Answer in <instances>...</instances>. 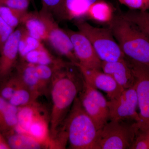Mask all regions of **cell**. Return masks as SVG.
Here are the masks:
<instances>
[{
  "label": "cell",
  "instance_id": "obj_1",
  "mask_svg": "<svg viewBox=\"0 0 149 149\" xmlns=\"http://www.w3.org/2000/svg\"><path fill=\"white\" fill-rule=\"evenodd\" d=\"M73 63L56 68L50 86L52 111L49 116V130L55 140L61 126L70 111L79 91V84L70 68Z\"/></svg>",
  "mask_w": 149,
  "mask_h": 149
},
{
  "label": "cell",
  "instance_id": "obj_2",
  "mask_svg": "<svg viewBox=\"0 0 149 149\" xmlns=\"http://www.w3.org/2000/svg\"><path fill=\"white\" fill-rule=\"evenodd\" d=\"M108 26L125 58L149 66V37L146 33L121 14Z\"/></svg>",
  "mask_w": 149,
  "mask_h": 149
},
{
  "label": "cell",
  "instance_id": "obj_3",
  "mask_svg": "<svg viewBox=\"0 0 149 149\" xmlns=\"http://www.w3.org/2000/svg\"><path fill=\"white\" fill-rule=\"evenodd\" d=\"M60 129L66 133L70 148L94 149L98 130L79 97L74 100Z\"/></svg>",
  "mask_w": 149,
  "mask_h": 149
},
{
  "label": "cell",
  "instance_id": "obj_4",
  "mask_svg": "<svg viewBox=\"0 0 149 149\" xmlns=\"http://www.w3.org/2000/svg\"><path fill=\"white\" fill-rule=\"evenodd\" d=\"M78 31L88 38L102 62L123 59L125 56L115 39L110 28L95 27L83 19L75 23Z\"/></svg>",
  "mask_w": 149,
  "mask_h": 149
},
{
  "label": "cell",
  "instance_id": "obj_5",
  "mask_svg": "<svg viewBox=\"0 0 149 149\" xmlns=\"http://www.w3.org/2000/svg\"><path fill=\"white\" fill-rule=\"evenodd\" d=\"M139 130L135 121H108L98 131L94 149H130Z\"/></svg>",
  "mask_w": 149,
  "mask_h": 149
},
{
  "label": "cell",
  "instance_id": "obj_6",
  "mask_svg": "<svg viewBox=\"0 0 149 149\" xmlns=\"http://www.w3.org/2000/svg\"><path fill=\"white\" fill-rule=\"evenodd\" d=\"M47 31V42L57 54L76 65L78 63L72 42L65 29L60 27L52 14L43 8L39 11Z\"/></svg>",
  "mask_w": 149,
  "mask_h": 149
},
{
  "label": "cell",
  "instance_id": "obj_7",
  "mask_svg": "<svg viewBox=\"0 0 149 149\" xmlns=\"http://www.w3.org/2000/svg\"><path fill=\"white\" fill-rule=\"evenodd\" d=\"M135 79L139 110V129L149 127V66L126 58Z\"/></svg>",
  "mask_w": 149,
  "mask_h": 149
},
{
  "label": "cell",
  "instance_id": "obj_8",
  "mask_svg": "<svg viewBox=\"0 0 149 149\" xmlns=\"http://www.w3.org/2000/svg\"><path fill=\"white\" fill-rule=\"evenodd\" d=\"M79 98L83 109L100 130L109 120L108 101L98 90L83 79V89Z\"/></svg>",
  "mask_w": 149,
  "mask_h": 149
},
{
  "label": "cell",
  "instance_id": "obj_9",
  "mask_svg": "<svg viewBox=\"0 0 149 149\" xmlns=\"http://www.w3.org/2000/svg\"><path fill=\"white\" fill-rule=\"evenodd\" d=\"M109 120L140 121L138 97L135 84L125 89L116 98L108 101Z\"/></svg>",
  "mask_w": 149,
  "mask_h": 149
},
{
  "label": "cell",
  "instance_id": "obj_10",
  "mask_svg": "<svg viewBox=\"0 0 149 149\" xmlns=\"http://www.w3.org/2000/svg\"><path fill=\"white\" fill-rule=\"evenodd\" d=\"M71 42L74 55L80 66L88 69L102 70V61L88 38L79 31L64 29Z\"/></svg>",
  "mask_w": 149,
  "mask_h": 149
},
{
  "label": "cell",
  "instance_id": "obj_11",
  "mask_svg": "<svg viewBox=\"0 0 149 149\" xmlns=\"http://www.w3.org/2000/svg\"><path fill=\"white\" fill-rule=\"evenodd\" d=\"M77 66L83 80L93 88L106 93L109 100L116 98L124 91L110 75L102 70Z\"/></svg>",
  "mask_w": 149,
  "mask_h": 149
},
{
  "label": "cell",
  "instance_id": "obj_12",
  "mask_svg": "<svg viewBox=\"0 0 149 149\" xmlns=\"http://www.w3.org/2000/svg\"><path fill=\"white\" fill-rule=\"evenodd\" d=\"M21 34V26L14 31L0 51V80L10 76L15 68L19 56V44Z\"/></svg>",
  "mask_w": 149,
  "mask_h": 149
},
{
  "label": "cell",
  "instance_id": "obj_13",
  "mask_svg": "<svg viewBox=\"0 0 149 149\" xmlns=\"http://www.w3.org/2000/svg\"><path fill=\"white\" fill-rule=\"evenodd\" d=\"M102 70L110 75L124 90L135 84L132 69L125 57L117 61L102 62Z\"/></svg>",
  "mask_w": 149,
  "mask_h": 149
},
{
  "label": "cell",
  "instance_id": "obj_14",
  "mask_svg": "<svg viewBox=\"0 0 149 149\" xmlns=\"http://www.w3.org/2000/svg\"><path fill=\"white\" fill-rule=\"evenodd\" d=\"M18 124L15 130L26 133L33 123L42 119H49L44 107L37 102L18 107Z\"/></svg>",
  "mask_w": 149,
  "mask_h": 149
},
{
  "label": "cell",
  "instance_id": "obj_15",
  "mask_svg": "<svg viewBox=\"0 0 149 149\" xmlns=\"http://www.w3.org/2000/svg\"><path fill=\"white\" fill-rule=\"evenodd\" d=\"M15 69V73L27 88L38 97L45 94L35 64L20 59Z\"/></svg>",
  "mask_w": 149,
  "mask_h": 149
},
{
  "label": "cell",
  "instance_id": "obj_16",
  "mask_svg": "<svg viewBox=\"0 0 149 149\" xmlns=\"http://www.w3.org/2000/svg\"><path fill=\"white\" fill-rule=\"evenodd\" d=\"M3 134L10 149L50 148L47 144L27 133L14 130Z\"/></svg>",
  "mask_w": 149,
  "mask_h": 149
},
{
  "label": "cell",
  "instance_id": "obj_17",
  "mask_svg": "<svg viewBox=\"0 0 149 149\" xmlns=\"http://www.w3.org/2000/svg\"><path fill=\"white\" fill-rule=\"evenodd\" d=\"M116 15L114 7L111 3L106 0H98L88 8L85 18L108 26Z\"/></svg>",
  "mask_w": 149,
  "mask_h": 149
},
{
  "label": "cell",
  "instance_id": "obj_18",
  "mask_svg": "<svg viewBox=\"0 0 149 149\" xmlns=\"http://www.w3.org/2000/svg\"><path fill=\"white\" fill-rule=\"evenodd\" d=\"M21 25L32 37L42 42L47 41V28L39 12L27 11L23 17Z\"/></svg>",
  "mask_w": 149,
  "mask_h": 149
},
{
  "label": "cell",
  "instance_id": "obj_19",
  "mask_svg": "<svg viewBox=\"0 0 149 149\" xmlns=\"http://www.w3.org/2000/svg\"><path fill=\"white\" fill-rule=\"evenodd\" d=\"M18 107L0 95V131L3 134L16 129L18 124Z\"/></svg>",
  "mask_w": 149,
  "mask_h": 149
},
{
  "label": "cell",
  "instance_id": "obj_20",
  "mask_svg": "<svg viewBox=\"0 0 149 149\" xmlns=\"http://www.w3.org/2000/svg\"><path fill=\"white\" fill-rule=\"evenodd\" d=\"M98 0H65L62 20H77L85 18L88 8Z\"/></svg>",
  "mask_w": 149,
  "mask_h": 149
},
{
  "label": "cell",
  "instance_id": "obj_21",
  "mask_svg": "<svg viewBox=\"0 0 149 149\" xmlns=\"http://www.w3.org/2000/svg\"><path fill=\"white\" fill-rule=\"evenodd\" d=\"M21 60L34 64L51 65L61 64L66 62L61 58L53 55L44 45L30 51Z\"/></svg>",
  "mask_w": 149,
  "mask_h": 149
},
{
  "label": "cell",
  "instance_id": "obj_22",
  "mask_svg": "<svg viewBox=\"0 0 149 149\" xmlns=\"http://www.w3.org/2000/svg\"><path fill=\"white\" fill-rule=\"evenodd\" d=\"M38 97L22 82L8 102L13 105L19 107L37 102Z\"/></svg>",
  "mask_w": 149,
  "mask_h": 149
},
{
  "label": "cell",
  "instance_id": "obj_23",
  "mask_svg": "<svg viewBox=\"0 0 149 149\" xmlns=\"http://www.w3.org/2000/svg\"><path fill=\"white\" fill-rule=\"evenodd\" d=\"M21 34L19 44V56L22 59L30 51L43 45L42 42L29 35L21 25Z\"/></svg>",
  "mask_w": 149,
  "mask_h": 149
},
{
  "label": "cell",
  "instance_id": "obj_24",
  "mask_svg": "<svg viewBox=\"0 0 149 149\" xmlns=\"http://www.w3.org/2000/svg\"><path fill=\"white\" fill-rule=\"evenodd\" d=\"M27 11L0 5V17L14 29L21 25L23 17Z\"/></svg>",
  "mask_w": 149,
  "mask_h": 149
},
{
  "label": "cell",
  "instance_id": "obj_25",
  "mask_svg": "<svg viewBox=\"0 0 149 149\" xmlns=\"http://www.w3.org/2000/svg\"><path fill=\"white\" fill-rule=\"evenodd\" d=\"M121 15L136 24L149 37V11L129 10Z\"/></svg>",
  "mask_w": 149,
  "mask_h": 149
},
{
  "label": "cell",
  "instance_id": "obj_26",
  "mask_svg": "<svg viewBox=\"0 0 149 149\" xmlns=\"http://www.w3.org/2000/svg\"><path fill=\"white\" fill-rule=\"evenodd\" d=\"M2 81L0 86V95L8 101L22 82L16 73Z\"/></svg>",
  "mask_w": 149,
  "mask_h": 149
},
{
  "label": "cell",
  "instance_id": "obj_27",
  "mask_svg": "<svg viewBox=\"0 0 149 149\" xmlns=\"http://www.w3.org/2000/svg\"><path fill=\"white\" fill-rule=\"evenodd\" d=\"M65 0H41L42 7L52 14L55 18L62 20L63 7Z\"/></svg>",
  "mask_w": 149,
  "mask_h": 149
},
{
  "label": "cell",
  "instance_id": "obj_28",
  "mask_svg": "<svg viewBox=\"0 0 149 149\" xmlns=\"http://www.w3.org/2000/svg\"><path fill=\"white\" fill-rule=\"evenodd\" d=\"M130 149H149V127L139 129Z\"/></svg>",
  "mask_w": 149,
  "mask_h": 149
},
{
  "label": "cell",
  "instance_id": "obj_29",
  "mask_svg": "<svg viewBox=\"0 0 149 149\" xmlns=\"http://www.w3.org/2000/svg\"><path fill=\"white\" fill-rule=\"evenodd\" d=\"M129 10L149 11V0H118Z\"/></svg>",
  "mask_w": 149,
  "mask_h": 149
},
{
  "label": "cell",
  "instance_id": "obj_30",
  "mask_svg": "<svg viewBox=\"0 0 149 149\" xmlns=\"http://www.w3.org/2000/svg\"><path fill=\"white\" fill-rule=\"evenodd\" d=\"M15 29L0 17V51Z\"/></svg>",
  "mask_w": 149,
  "mask_h": 149
},
{
  "label": "cell",
  "instance_id": "obj_31",
  "mask_svg": "<svg viewBox=\"0 0 149 149\" xmlns=\"http://www.w3.org/2000/svg\"><path fill=\"white\" fill-rule=\"evenodd\" d=\"M30 0H0V5L23 11H27Z\"/></svg>",
  "mask_w": 149,
  "mask_h": 149
},
{
  "label": "cell",
  "instance_id": "obj_32",
  "mask_svg": "<svg viewBox=\"0 0 149 149\" xmlns=\"http://www.w3.org/2000/svg\"><path fill=\"white\" fill-rule=\"evenodd\" d=\"M0 149H10L4 134L0 131Z\"/></svg>",
  "mask_w": 149,
  "mask_h": 149
}]
</instances>
